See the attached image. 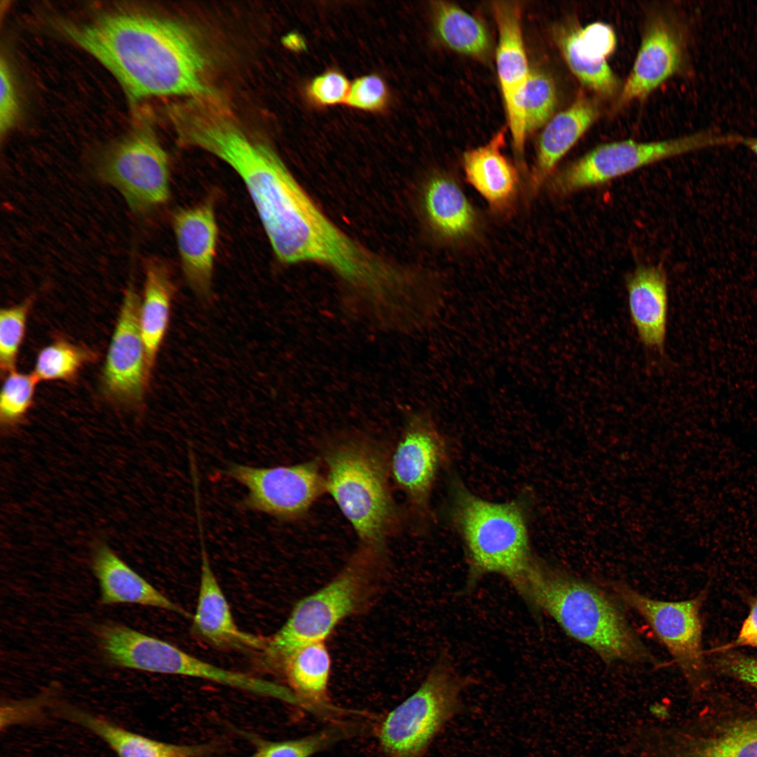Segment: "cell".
Listing matches in <instances>:
<instances>
[{"label": "cell", "instance_id": "obj_40", "mask_svg": "<svg viewBox=\"0 0 757 757\" xmlns=\"http://www.w3.org/2000/svg\"><path fill=\"white\" fill-rule=\"evenodd\" d=\"M737 143L738 144L744 146L757 156V137H744L738 135Z\"/></svg>", "mask_w": 757, "mask_h": 757}, {"label": "cell", "instance_id": "obj_13", "mask_svg": "<svg viewBox=\"0 0 757 757\" xmlns=\"http://www.w3.org/2000/svg\"><path fill=\"white\" fill-rule=\"evenodd\" d=\"M686 50L679 24L667 14H652L646 23L634 65L619 93L616 107L644 99L678 74L684 66Z\"/></svg>", "mask_w": 757, "mask_h": 757}, {"label": "cell", "instance_id": "obj_31", "mask_svg": "<svg viewBox=\"0 0 757 757\" xmlns=\"http://www.w3.org/2000/svg\"><path fill=\"white\" fill-rule=\"evenodd\" d=\"M557 103V93L553 78L543 70H531L524 98L528 133L540 128L550 121Z\"/></svg>", "mask_w": 757, "mask_h": 757}, {"label": "cell", "instance_id": "obj_9", "mask_svg": "<svg viewBox=\"0 0 757 757\" xmlns=\"http://www.w3.org/2000/svg\"><path fill=\"white\" fill-rule=\"evenodd\" d=\"M611 587L617 599L648 623L688 682L700 687L706 675L700 618L704 594L669 601L649 597L625 584Z\"/></svg>", "mask_w": 757, "mask_h": 757}, {"label": "cell", "instance_id": "obj_19", "mask_svg": "<svg viewBox=\"0 0 757 757\" xmlns=\"http://www.w3.org/2000/svg\"><path fill=\"white\" fill-rule=\"evenodd\" d=\"M599 114L597 104L581 95L545 125L530 175L532 193H537L549 181L559 162L592 126Z\"/></svg>", "mask_w": 757, "mask_h": 757}, {"label": "cell", "instance_id": "obj_30", "mask_svg": "<svg viewBox=\"0 0 757 757\" xmlns=\"http://www.w3.org/2000/svg\"><path fill=\"white\" fill-rule=\"evenodd\" d=\"M88 359L84 349L56 341L39 352L33 374L39 381L67 380L75 376Z\"/></svg>", "mask_w": 757, "mask_h": 757}, {"label": "cell", "instance_id": "obj_22", "mask_svg": "<svg viewBox=\"0 0 757 757\" xmlns=\"http://www.w3.org/2000/svg\"><path fill=\"white\" fill-rule=\"evenodd\" d=\"M57 711L64 718L99 737L118 757H203L210 751L206 744L182 745L156 740L73 706L60 705Z\"/></svg>", "mask_w": 757, "mask_h": 757}, {"label": "cell", "instance_id": "obj_23", "mask_svg": "<svg viewBox=\"0 0 757 757\" xmlns=\"http://www.w3.org/2000/svg\"><path fill=\"white\" fill-rule=\"evenodd\" d=\"M503 145L504 132L499 131L486 144L467 151L463 158L467 181L497 210L512 202L519 183L515 168L502 152Z\"/></svg>", "mask_w": 757, "mask_h": 757}, {"label": "cell", "instance_id": "obj_21", "mask_svg": "<svg viewBox=\"0 0 757 757\" xmlns=\"http://www.w3.org/2000/svg\"><path fill=\"white\" fill-rule=\"evenodd\" d=\"M718 723L702 734L670 738L660 757H757V717Z\"/></svg>", "mask_w": 757, "mask_h": 757}, {"label": "cell", "instance_id": "obj_5", "mask_svg": "<svg viewBox=\"0 0 757 757\" xmlns=\"http://www.w3.org/2000/svg\"><path fill=\"white\" fill-rule=\"evenodd\" d=\"M378 554L364 548L331 582L299 601L283 626L266 641L267 655L282 661L302 646L325 641L367 599L375 580Z\"/></svg>", "mask_w": 757, "mask_h": 757}, {"label": "cell", "instance_id": "obj_8", "mask_svg": "<svg viewBox=\"0 0 757 757\" xmlns=\"http://www.w3.org/2000/svg\"><path fill=\"white\" fill-rule=\"evenodd\" d=\"M733 136L703 130L660 141L625 139L600 144L553 174L550 190L557 196H566L669 158L710 147L733 145Z\"/></svg>", "mask_w": 757, "mask_h": 757}, {"label": "cell", "instance_id": "obj_2", "mask_svg": "<svg viewBox=\"0 0 757 757\" xmlns=\"http://www.w3.org/2000/svg\"><path fill=\"white\" fill-rule=\"evenodd\" d=\"M513 585L533 610L603 661L657 662L618 601L595 585L538 558Z\"/></svg>", "mask_w": 757, "mask_h": 757}, {"label": "cell", "instance_id": "obj_32", "mask_svg": "<svg viewBox=\"0 0 757 757\" xmlns=\"http://www.w3.org/2000/svg\"><path fill=\"white\" fill-rule=\"evenodd\" d=\"M38 381L34 374H27L14 370L8 373L1 390V423L11 425L24 416L33 402Z\"/></svg>", "mask_w": 757, "mask_h": 757}, {"label": "cell", "instance_id": "obj_12", "mask_svg": "<svg viewBox=\"0 0 757 757\" xmlns=\"http://www.w3.org/2000/svg\"><path fill=\"white\" fill-rule=\"evenodd\" d=\"M446 443L429 412L414 411L389 462L395 483L421 515H427L435 482L447 460Z\"/></svg>", "mask_w": 757, "mask_h": 757}, {"label": "cell", "instance_id": "obj_28", "mask_svg": "<svg viewBox=\"0 0 757 757\" xmlns=\"http://www.w3.org/2000/svg\"><path fill=\"white\" fill-rule=\"evenodd\" d=\"M433 16L438 37L450 49L480 59L489 55L490 36L479 19L456 5L442 1L434 4Z\"/></svg>", "mask_w": 757, "mask_h": 757}, {"label": "cell", "instance_id": "obj_33", "mask_svg": "<svg viewBox=\"0 0 757 757\" xmlns=\"http://www.w3.org/2000/svg\"><path fill=\"white\" fill-rule=\"evenodd\" d=\"M29 304L3 308L0 313V364L5 371L14 370L25 336Z\"/></svg>", "mask_w": 757, "mask_h": 757}, {"label": "cell", "instance_id": "obj_26", "mask_svg": "<svg viewBox=\"0 0 757 757\" xmlns=\"http://www.w3.org/2000/svg\"><path fill=\"white\" fill-rule=\"evenodd\" d=\"M173 296L174 285L166 268L157 262L149 264L139 310V326L150 371L168 327Z\"/></svg>", "mask_w": 757, "mask_h": 757}, {"label": "cell", "instance_id": "obj_39", "mask_svg": "<svg viewBox=\"0 0 757 757\" xmlns=\"http://www.w3.org/2000/svg\"><path fill=\"white\" fill-rule=\"evenodd\" d=\"M750 646L757 648V596L752 601L747 618L744 621L736 639L726 648Z\"/></svg>", "mask_w": 757, "mask_h": 757}, {"label": "cell", "instance_id": "obj_27", "mask_svg": "<svg viewBox=\"0 0 757 757\" xmlns=\"http://www.w3.org/2000/svg\"><path fill=\"white\" fill-rule=\"evenodd\" d=\"M580 29L573 20L559 25L554 32L557 45L567 66L584 86L603 97H611L619 88V81L606 60L593 56L584 48Z\"/></svg>", "mask_w": 757, "mask_h": 757}, {"label": "cell", "instance_id": "obj_16", "mask_svg": "<svg viewBox=\"0 0 757 757\" xmlns=\"http://www.w3.org/2000/svg\"><path fill=\"white\" fill-rule=\"evenodd\" d=\"M172 225L185 278L198 296L206 299L211 292L218 233L212 203L179 210Z\"/></svg>", "mask_w": 757, "mask_h": 757}, {"label": "cell", "instance_id": "obj_25", "mask_svg": "<svg viewBox=\"0 0 757 757\" xmlns=\"http://www.w3.org/2000/svg\"><path fill=\"white\" fill-rule=\"evenodd\" d=\"M290 690L304 708L327 714L336 711L327 695L331 660L325 641L302 646L282 661Z\"/></svg>", "mask_w": 757, "mask_h": 757}, {"label": "cell", "instance_id": "obj_15", "mask_svg": "<svg viewBox=\"0 0 757 757\" xmlns=\"http://www.w3.org/2000/svg\"><path fill=\"white\" fill-rule=\"evenodd\" d=\"M493 10L498 39L496 53L497 74L510 132L526 130L524 98L531 73L525 50L521 6L515 1H496Z\"/></svg>", "mask_w": 757, "mask_h": 757}, {"label": "cell", "instance_id": "obj_29", "mask_svg": "<svg viewBox=\"0 0 757 757\" xmlns=\"http://www.w3.org/2000/svg\"><path fill=\"white\" fill-rule=\"evenodd\" d=\"M347 727L335 725L306 737L284 741L252 739L255 750L247 757H311L349 735Z\"/></svg>", "mask_w": 757, "mask_h": 757}, {"label": "cell", "instance_id": "obj_6", "mask_svg": "<svg viewBox=\"0 0 757 757\" xmlns=\"http://www.w3.org/2000/svg\"><path fill=\"white\" fill-rule=\"evenodd\" d=\"M99 638L107 660L118 667L203 678L291 704L295 702L289 688L248 674L219 667L165 641L125 625H102Z\"/></svg>", "mask_w": 757, "mask_h": 757}, {"label": "cell", "instance_id": "obj_37", "mask_svg": "<svg viewBox=\"0 0 757 757\" xmlns=\"http://www.w3.org/2000/svg\"><path fill=\"white\" fill-rule=\"evenodd\" d=\"M580 39L588 52L603 60H606L616 46V36L613 30L603 22H594L581 27Z\"/></svg>", "mask_w": 757, "mask_h": 757}, {"label": "cell", "instance_id": "obj_11", "mask_svg": "<svg viewBox=\"0 0 757 757\" xmlns=\"http://www.w3.org/2000/svg\"><path fill=\"white\" fill-rule=\"evenodd\" d=\"M226 473L247 489V508L282 520L303 516L326 491L313 461L272 468L231 463Z\"/></svg>", "mask_w": 757, "mask_h": 757}, {"label": "cell", "instance_id": "obj_14", "mask_svg": "<svg viewBox=\"0 0 757 757\" xmlns=\"http://www.w3.org/2000/svg\"><path fill=\"white\" fill-rule=\"evenodd\" d=\"M141 300L132 287L124 295L109 346L103 381L108 394L125 404L143 398L151 371L139 326Z\"/></svg>", "mask_w": 757, "mask_h": 757}, {"label": "cell", "instance_id": "obj_1", "mask_svg": "<svg viewBox=\"0 0 757 757\" xmlns=\"http://www.w3.org/2000/svg\"><path fill=\"white\" fill-rule=\"evenodd\" d=\"M65 33L117 79L132 101L206 90L205 57L194 36L175 21L146 15L106 14Z\"/></svg>", "mask_w": 757, "mask_h": 757}, {"label": "cell", "instance_id": "obj_10", "mask_svg": "<svg viewBox=\"0 0 757 757\" xmlns=\"http://www.w3.org/2000/svg\"><path fill=\"white\" fill-rule=\"evenodd\" d=\"M98 175L116 187L135 212L156 207L170 196L168 156L146 130L135 133L110 149L100 163Z\"/></svg>", "mask_w": 757, "mask_h": 757}, {"label": "cell", "instance_id": "obj_36", "mask_svg": "<svg viewBox=\"0 0 757 757\" xmlns=\"http://www.w3.org/2000/svg\"><path fill=\"white\" fill-rule=\"evenodd\" d=\"M0 132L2 137L12 128L18 111L15 83L9 67L3 57L0 62Z\"/></svg>", "mask_w": 757, "mask_h": 757}, {"label": "cell", "instance_id": "obj_4", "mask_svg": "<svg viewBox=\"0 0 757 757\" xmlns=\"http://www.w3.org/2000/svg\"><path fill=\"white\" fill-rule=\"evenodd\" d=\"M325 489L364 548L378 552L395 524L389 462L370 441L347 437L325 451Z\"/></svg>", "mask_w": 757, "mask_h": 757}, {"label": "cell", "instance_id": "obj_35", "mask_svg": "<svg viewBox=\"0 0 757 757\" xmlns=\"http://www.w3.org/2000/svg\"><path fill=\"white\" fill-rule=\"evenodd\" d=\"M350 84L346 77L336 71L325 72L308 84L309 99L320 106L335 105L346 102Z\"/></svg>", "mask_w": 757, "mask_h": 757}, {"label": "cell", "instance_id": "obj_18", "mask_svg": "<svg viewBox=\"0 0 757 757\" xmlns=\"http://www.w3.org/2000/svg\"><path fill=\"white\" fill-rule=\"evenodd\" d=\"M198 521L201 541V573L198 603L193 625L198 634L219 647L264 649L266 640L243 632L236 625L205 551L200 514Z\"/></svg>", "mask_w": 757, "mask_h": 757}, {"label": "cell", "instance_id": "obj_7", "mask_svg": "<svg viewBox=\"0 0 757 757\" xmlns=\"http://www.w3.org/2000/svg\"><path fill=\"white\" fill-rule=\"evenodd\" d=\"M465 680L441 658L416 690L381 720L376 728L387 757H423L444 726L459 711Z\"/></svg>", "mask_w": 757, "mask_h": 757}, {"label": "cell", "instance_id": "obj_20", "mask_svg": "<svg viewBox=\"0 0 757 757\" xmlns=\"http://www.w3.org/2000/svg\"><path fill=\"white\" fill-rule=\"evenodd\" d=\"M92 564L102 604L136 603L189 616L187 611L133 571L107 545L100 543L95 547Z\"/></svg>", "mask_w": 757, "mask_h": 757}, {"label": "cell", "instance_id": "obj_24", "mask_svg": "<svg viewBox=\"0 0 757 757\" xmlns=\"http://www.w3.org/2000/svg\"><path fill=\"white\" fill-rule=\"evenodd\" d=\"M423 207L434 231L444 240L458 241L477 229V212L451 177L439 174L432 177L423 193Z\"/></svg>", "mask_w": 757, "mask_h": 757}, {"label": "cell", "instance_id": "obj_34", "mask_svg": "<svg viewBox=\"0 0 757 757\" xmlns=\"http://www.w3.org/2000/svg\"><path fill=\"white\" fill-rule=\"evenodd\" d=\"M388 92L383 80L376 75L357 79L351 85L346 103L365 111H378L386 107Z\"/></svg>", "mask_w": 757, "mask_h": 757}, {"label": "cell", "instance_id": "obj_17", "mask_svg": "<svg viewBox=\"0 0 757 757\" xmlns=\"http://www.w3.org/2000/svg\"><path fill=\"white\" fill-rule=\"evenodd\" d=\"M629 311L636 333L647 349L662 353L668 315L667 278L660 265H639L625 280Z\"/></svg>", "mask_w": 757, "mask_h": 757}, {"label": "cell", "instance_id": "obj_38", "mask_svg": "<svg viewBox=\"0 0 757 757\" xmlns=\"http://www.w3.org/2000/svg\"><path fill=\"white\" fill-rule=\"evenodd\" d=\"M718 666L723 673L757 689V657L729 653L718 660Z\"/></svg>", "mask_w": 757, "mask_h": 757}, {"label": "cell", "instance_id": "obj_3", "mask_svg": "<svg viewBox=\"0 0 757 757\" xmlns=\"http://www.w3.org/2000/svg\"><path fill=\"white\" fill-rule=\"evenodd\" d=\"M526 509L520 500L496 503L451 482L449 514L465 551L471 584L497 574L514 585L533 565Z\"/></svg>", "mask_w": 757, "mask_h": 757}]
</instances>
